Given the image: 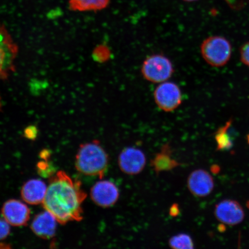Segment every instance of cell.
<instances>
[{
  "mask_svg": "<svg viewBox=\"0 0 249 249\" xmlns=\"http://www.w3.org/2000/svg\"><path fill=\"white\" fill-rule=\"evenodd\" d=\"M241 60L249 67V42L244 43L240 49Z\"/></svg>",
  "mask_w": 249,
  "mask_h": 249,
  "instance_id": "obj_21",
  "label": "cell"
},
{
  "mask_svg": "<svg viewBox=\"0 0 249 249\" xmlns=\"http://www.w3.org/2000/svg\"><path fill=\"white\" fill-rule=\"evenodd\" d=\"M92 55L95 60L103 62L110 57V51L105 46H99L93 51Z\"/></svg>",
  "mask_w": 249,
  "mask_h": 249,
  "instance_id": "obj_18",
  "label": "cell"
},
{
  "mask_svg": "<svg viewBox=\"0 0 249 249\" xmlns=\"http://www.w3.org/2000/svg\"><path fill=\"white\" fill-rule=\"evenodd\" d=\"M50 156H51V152H49L48 150H46V149H45V150L42 151L41 153L40 154V158H41L42 160H48Z\"/></svg>",
  "mask_w": 249,
  "mask_h": 249,
  "instance_id": "obj_24",
  "label": "cell"
},
{
  "mask_svg": "<svg viewBox=\"0 0 249 249\" xmlns=\"http://www.w3.org/2000/svg\"><path fill=\"white\" fill-rule=\"evenodd\" d=\"M10 246L8 244H4V243H0V249H9Z\"/></svg>",
  "mask_w": 249,
  "mask_h": 249,
  "instance_id": "obj_25",
  "label": "cell"
},
{
  "mask_svg": "<svg viewBox=\"0 0 249 249\" xmlns=\"http://www.w3.org/2000/svg\"><path fill=\"white\" fill-rule=\"evenodd\" d=\"M170 247L176 249H191L194 248V243L191 236L186 233L172 236L169 241Z\"/></svg>",
  "mask_w": 249,
  "mask_h": 249,
  "instance_id": "obj_17",
  "label": "cell"
},
{
  "mask_svg": "<svg viewBox=\"0 0 249 249\" xmlns=\"http://www.w3.org/2000/svg\"><path fill=\"white\" fill-rule=\"evenodd\" d=\"M187 185L192 195L198 197H204L213 191L214 183L213 177L206 170L198 169L190 174Z\"/></svg>",
  "mask_w": 249,
  "mask_h": 249,
  "instance_id": "obj_11",
  "label": "cell"
},
{
  "mask_svg": "<svg viewBox=\"0 0 249 249\" xmlns=\"http://www.w3.org/2000/svg\"><path fill=\"white\" fill-rule=\"evenodd\" d=\"M86 197L79 180H73L64 171H60L50 180L42 205L58 223L65 225L83 219L82 204Z\"/></svg>",
  "mask_w": 249,
  "mask_h": 249,
  "instance_id": "obj_1",
  "label": "cell"
},
{
  "mask_svg": "<svg viewBox=\"0 0 249 249\" xmlns=\"http://www.w3.org/2000/svg\"><path fill=\"white\" fill-rule=\"evenodd\" d=\"M154 98L158 107L164 112H172L178 108L182 101L181 90L172 82L161 83L155 89Z\"/></svg>",
  "mask_w": 249,
  "mask_h": 249,
  "instance_id": "obj_5",
  "label": "cell"
},
{
  "mask_svg": "<svg viewBox=\"0 0 249 249\" xmlns=\"http://www.w3.org/2000/svg\"><path fill=\"white\" fill-rule=\"evenodd\" d=\"M143 77L148 82L161 83L166 82L172 76L174 67L172 62L162 54L149 56L143 62L142 69Z\"/></svg>",
  "mask_w": 249,
  "mask_h": 249,
  "instance_id": "obj_4",
  "label": "cell"
},
{
  "mask_svg": "<svg viewBox=\"0 0 249 249\" xmlns=\"http://www.w3.org/2000/svg\"><path fill=\"white\" fill-rule=\"evenodd\" d=\"M173 151L169 144H165L160 151L151 160V166L157 175L169 171L180 166V163L172 157Z\"/></svg>",
  "mask_w": 249,
  "mask_h": 249,
  "instance_id": "obj_14",
  "label": "cell"
},
{
  "mask_svg": "<svg viewBox=\"0 0 249 249\" xmlns=\"http://www.w3.org/2000/svg\"><path fill=\"white\" fill-rule=\"evenodd\" d=\"M24 136L25 138L31 140H36L38 136V129L36 126L30 125L24 129Z\"/></svg>",
  "mask_w": 249,
  "mask_h": 249,
  "instance_id": "obj_22",
  "label": "cell"
},
{
  "mask_svg": "<svg viewBox=\"0 0 249 249\" xmlns=\"http://www.w3.org/2000/svg\"><path fill=\"white\" fill-rule=\"evenodd\" d=\"M18 48L5 28L0 25V80L8 78L14 71Z\"/></svg>",
  "mask_w": 249,
  "mask_h": 249,
  "instance_id": "obj_6",
  "label": "cell"
},
{
  "mask_svg": "<svg viewBox=\"0 0 249 249\" xmlns=\"http://www.w3.org/2000/svg\"><path fill=\"white\" fill-rule=\"evenodd\" d=\"M182 1L191 2H194V1H197V0H182Z\"/></svg>",
  "mask_w": 249,
  "mask_h": 249,
  "instance_id": "obj_26",
  "label": "cell"
},
{
  "mask_svg": "<svg viewBox=\"0 0 249 249\" xmlns=\"http://www.w3.org/2000/svg\"><path fill=\"white\" fill-rule=\"evenodd\" d=\"M58 221L48 211L41 212L34 218L31 229L39 237L49 239L55 235Z\"/></svg>",
  "mask_w": 249,
  "mask_h": 249,
  "instance_id": "obj_12",
  "label": "cell"
},
{
  "mask_svg": "<svg viewBox=\"0 0 249 249\" xmlns=\"http://www.w3.org/2000/svg\"><path fill=\"white\" fill-rule=\"evenodd\" d=\"M145 155L141 149L135 147L124 148L118 158V166L127 175H138L144 170L146 164Z\"/></svg>",
  "mask_w": 249,
  "mask_h": 249,
  "instance_id": "obj_7",
  "label": "cell"
},
{
  "mask_svg": "<svg viewBox=\"0 0 249 249\" xmlns=\"http://www.w3.org/2000/svg\"><path fill=\"white\" fill-rule=\"evenodd\" d=\"M0 108H1V102H0Z\"/></svg>",
  "mask_w": 249,
  "mask_h": 249,
  "instance_id": "obj_29",
  "label": "cell"
},
{
  "mask_svg": "<svg viewBox=\"0 0 249 249\" xmlns=\"http://www.w3.org/2000/svg\"><path fill=\"white\" fill-rule=\"evenodd\" d=\"M109 158L98 140L80 146L75 160L76 170L87 176L102 179L107 170Z\"/></svg>",
  "mask_w": 249,
  "mask_h": 249,
  "instance_id": "obj_2",
  "label": "cell"
},
{
  "mask_svg": "<svg viewBox=\"0 0 249 249\" xmlns=\"http://www.w3.org/2000/svg\"><path fill=\"white\" fill-rule=\"evenodd\" d=\"M247 141H248V144H249V133L248 134V135L247 136Z\"/></svg>",
  "mask_w": 249,
  "mask_h": 249,
  "instance_id": "obj_27",
  "label": "cell"
},
{
  "mask_svg": "<svg viewBox=\"0 0 249 249\" xmlns=\"http://www.w3.org/2000/svg\"><path fill=\"white\" fill-rule=\"evenodd\" d=\"M179 213V209L178 205L177 204H174L171 206L170 210V214L171 216H176L178 215Z\"/></svg>",
  "mask_w": 249,
  "mask_h": 249,
  "instance_id": "obj_23",
  "label": "cell"
},
{
  "mask_svg": "<svg viewBox=\"0 0 249 249\" xmlns=\"http://www.w3.org/2000/svg\"><path fill=\"white\" fill-rule=\"evenodd\" d=\"M247 207H248V208H249V200L247 202Z\"/></svg>",
  "mask_w": 249,
  "mask_h": 249,
  "instance_id": "obj_28",
  "label": "cell"
},
{
  "mask_svg": "<svg viewBox=\"0 0 249 249\" xmlns=\"http://www.w3.org/2000/svg\"><path fill=\"white\" fill-rule=\"evenodd\" d=\"M10 226L4 219L0 218V241L8 237L11 232Z\"/></svg>",
  "mask_w": 249,
  "mask_h": 249,
  "instance_id": "obj_20",
  "label": "cell"
},
{
  "mask_svg": "<svg viewBox=\"0 0 249 249\" xmlns=\"http://www.w3.org/2000/svg\"><path fill=\"white\" fill-rule=\"evenodd\" d=\"M214 213L219 222L229 226L237 225L245 218L244 210L241 204L229 199L218 203L214 208Z\"/></svg>",
  "mask_w": 249,
  "mask_h": 249,
  "instance_id": "obj_9",
  "label": "cell"
},
{
  "mask_svg": "<svg viewBox=\"0 0 249 249\" xmlns=\"http://www.w3.org/2000/svg\"><path fill=\"white\" fill-rule=\"evenodd\" d=\"M4 219L12 226H26L30 219V210L26 204L11 199L6 201L1 209Z\"/></svg>",
  "mask_w": 249,
  "mask_h": 249,
  "instance_id": "obj_10",
  "label": "cell"
},
{
  "mask_svg": "<svg viewBox=\"0 0 249 249\" xmlns=\"http://www.w3.org/2000/svg\"><path fill=\"white\" fill-rule=\"evenodd\" d=\"M48 186L43 180L32 179L27 180L21 190L23 200L31 205L42 204L44 200Z\"/></svg>",
  "mask_w": 249,
  "mask_h": 249,
  "instance_id": "obj_13",
  "label": "cell"
},
{
  "mask_svg": "<svg viewBox=\"0 0 249 249\" xmlns=\"http://www.w3.org/2000/svg\"><path fill=\"white\" fill-rule=\"evenodd\" d=\"M231 123L232 121H228L225 126L221 127L216 132L214 138H215L217 142V150H229V149L231 148L232 142L231 138L227 133Z\"/></svg>",
  "mask_w": 249,
  "mask_h": 249,
  "instance_id": "obj_16",
  "label": "cell"
},
{
  "mask_svg": "<svg viewBox=\"0 0 249 249\" xmlns=\"http://www.w3.org/2000/svg\"><path fill=\"white\" fill-rule=\"evenodd\" d=\"M202 57L212 67H221L231 58L232 46L225 37L213 36L205 39L200 46Z\"/></svg>",
  "mask_w": 249,
  "mask_h": 249,
  "instance_id": "obj_3",
  "label": "cell"
},
{
  "mask_svg": "<svg viewBox=\"0 0 249 249\" xmlns=\"http://www.w3.org/2000/svg\"><path fill=\"white\" fill-rule=\"evenodd\" d=\"M92 200L99 207L108 208L116 203L120 197L117 186L109 180H99L90 191Z\"/></svg>",
  "mask_w": 249,
  "mask_h": 249,
  "instance_id": "obj_8",
  "label": "cell"
},
{
  "mask_svg": "<svg viewBox=\"0 0 249 249\" xmlns=\"http://www.w3.org/2000/svg\"><path fill=\"white\" fill-rule=\"evenodd\" d=\"M37 171L40 176L45 177L53 176L54 173L53 167L46 160L40 161L37 164Z\"/></svg>",
  "mask_w": 249,
  "mask_h": 249,
  "instance_id": "obj_19",
  "label": "cell"
},
{
  "mask_svg": "<svg viewBox=\"0 0 249 249\" xmlns=\"http://www.w3.org/2000/svg\"><path fill=\"white\" fill-rule=\"evenodd\" d=\"M110 0H70V9L73 11H99L107 7Z\"/></svg>",
  "mask_w": 249,
  "mask_h": 249,
  "instance_id": "obj_15",
  "label": "cell"
}]
</instances>
